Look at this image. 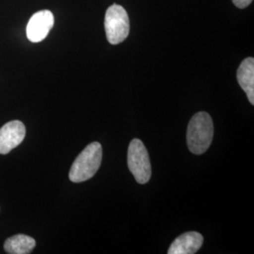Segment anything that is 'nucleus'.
<instances>
[{"mask_svg":"<svg viewBox=\"0 0 254 254\" xmlns=\"http://www.w3.org/2000/svg\"><path fill=\"white\" fill-rule=\"evenodd\" d=\"M214 124L206 112L196 113L189 124L187 132L188 147L192 154H201L208 150L213 141Z\"/></svg>","mask_w":254,"mask_h":254,"instance_id":"1","label":"nucleus"},{"mask_svg":"<svg viewBox=\"0 0 254 254\" xmlns=\"http://www.w3.org/2000/svg\"><path fill=\"white\" fill-rule=\"evenodd\" d=\"M103 151L99 142L87 146L75 158L69 173L73 183H82L92 178L100 168Z\"/></svg>","mask_w":254,"mask_h":254,"instance_id":"2","label":"nucleus"},{"mask_svg":"<svg viewBox=\"0 0 254 254\" xmlns=\"http://www.w3.org/2000/svg\"><path fill=\"white\" fill-rule=\"evenodd\" d=\"M127 163L129 171L138 184L144 185L149 182L152 175V167L148 151L140 139L134 138L130 142L127 153Z\"/></svg>","mask_w":254,"mask_h":254,"instance_id":"3","label":"nucleus"},{"mask_svg":"<svg viewBox=\"0 0 254 254\" xmlns=\"http://www.w3.org/2000/svg\"><path fill=\"white\" fill-rule=\"evenodd\" d=\"M105 29L107 39L111 45H119L127 39L130 30V23L125 8L113 4L107 9Z\"/></svg>","mask_w":254,"mask_h":254,"instance_id":"4","label":"nucleus"},{"mask_svg":"<svg viewBox=\"0 0 254 254\" xmlns=\"http://www.w3.org/2000/svg\"><path fill=\"white\" fill-rule=\"evenodd\" d=\"M54 21L53 13L48 9H43L34 13L27 23V39L31 43L44 41L54 27Z\"/></svg>","mask_w":254,"mask_h":254,"instance_id":"5","label":"nucleus"},{"mask_svg":"<svg viewBox=\"0 0 254 254\" xmlns=\"http://www.w3.org/2000/svg\"><path fill=\"white\" fill-rule=\"evenodd\" d=\"M26 136V127L20 121H11L0 128V154H9Z\"/></svg>","mask_w":254,"mask_h":254,"instance_id":"6","label":"nucleus"},{"mask_svg":"<svg viewBox=\"0 0 254 254\" xmlns=\"http://www.w3.org/2000/svg\"><path fill=\"white\" fill-rule=\"evenodd\" d=\"M203 237L197 232H189L178 236L170 247L169 254H194L200 249Z\"/></svg>","mask_w":254,"mask_h":254,"instance_id":"7","label":"nucleus"},{"mask_svg":"<svg viewBox=\"0 0 254 254\" xmlns=\"http://www.w3.org/2000/svg\"><path fill=\"white\" fill-rule=\"evenodd\" d=\"M237 81L245 91L248 99L254 105V59L247 58L237 70Z\"/></svg>","mask_w":254,"mask_h":254,"instance_id":"8","label":"nucleus"},{"mask_svg":"<svg viewBox=\"0 0 254 254\" xmlns=\"http://www.w3.org/2000/svg\"><path fill=\"white\" fill-rule=\"evenodd\" d=\"M35 246L34 238L26 235H16L5 241L4 250L9 254H28L33 251Z\"/></svg>","mask_w":254,"mask_h":254,"instance_id":"9","label":"nucleus"},{"mask_svg":"<svg viewBox=\"0 0 254 254\" xmlns=\"http://www.w3.org/2000/svg\"><path fill=\"white\" fill-rule=\"evenodd\" d=\"M232 1L239 9H245L247 7H249L253 2V0H232Z\"/></svg>","mask_w":254,"mask_h":254,"instance_id":"10","label":"nucleus"}]
</instances>
